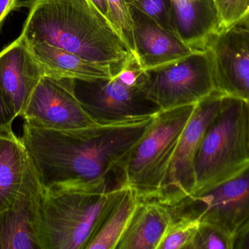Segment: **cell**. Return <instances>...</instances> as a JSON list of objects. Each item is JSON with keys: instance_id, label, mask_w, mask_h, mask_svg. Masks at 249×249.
<instances>
[{"instance_id": "cell-19", "label": "cell", "mask_w": 249, "mask_h": 249, "mask_svg": "<svg viewBox=\"0 0 249 249\" xmlns=\"http://www.w3.org/2000/svg\"><path fill=\"white\" fill-rule=\"evenodd\" d=\"M139 199L123 184L122 189L107 211L86 249H116Z\"/></svg>"}, {"instance_id": "cell-24", "label": "cell", "mask_w": 249, "mask_h": 249, "mask_svg": "<svg viewBox=\"0 0 249 249\" xmlns=\"http://www.w3.org/2000/svg\"><path fill=\"white\" fill-rule=\"evenodd\" d=\"M124 1L129 6L136 7L153 18L165 29L175 33L172 19H171L169 0H124Z\"/></svg>"}, {"instance_id": "cell-1", "label": "cell", "mask_w": 249, "mask_h": 249, "mask_svg": "<svg viewBox=\"0 0 249 249\" xmlns=\"http://www.w3.org/2000/svg\"><path fill=\"white\" fill-rule=\"evenodd\" d=\"M154 116L71 130L24 122L20 140L45 190H96L111 187L112 175H123Z\"/></svg>"}, {"instance_id": "cell-28", "label": "cell", "mask_w": 249, "mask_h": 249, "mask_svg": "<svg viewBox=\"0 0 249 249\" xmlns=\"http://www.w3.org/2000/svg\"><path fill=\"white\" fill-rule=\"evenodd\" d=\"M89 1L112 23L107 0H89Z\"/></svg>"}, {"instance_id": "cell-3", "label": "cell", "mask_w": 249, "mask_h": 249, "mask_svg": "<svg viewBox=\"0 0 249 249\" xmlns=\"http://www.w3.org/2000/svg\"><path fill=\"white\" fill-rule=\"evenodd\" d=\"M122 187L45 190L39 216L41 249H86Z\"/></svg>"}, {"instance_id": "cell-30", "label": "cell", "mask_w": 249, "mask_h": 249, "mask_svg": "<svg viewBox=\"0 0 249 249\" xmlns=\"http://www.w3.org/2000/svg\"><path fill=\"white\" fill-rule=\"evenodd\" d=\"M247 102V129H248L249 149V101Z\"/></svg>"}, {"instance_id": "cell-13", "label": "cell", "mask_w": 249, "mask_h": 249, "mask_svg": "<svg viewBox=\"0 0 249 249\" xmlns=\"http://www.w3.org/2000/svg\"><path fill=\"white\" fill-rule=\"evenodd\" d=\"M45 72L20 36L0 51V90L16 114L23 116Z\"/></svg>"}, {"instance_id": "cell-17", "label": "cell", "mask_w": 249, "mask_h": 249, "mask_svg": "<svg viewBox=\"0 0 249 249\" xmlns=\"http://www.w3.org/2000/svg\"><path fill=\"white\" fill-rule=\"evenodd\" d=\"M26 43L43 68L45 76L80 80L112 78L115 76L110 66L88 61L76 54L45 42Z\"/></svg>"}, {"instance_id": "cell-14", "label": "cell", "mask_w": 249, "mask_h": 249, "mask_svg": "<svg viewBox=\"0 0 249 249\" xmlns=\"http://www.w3.org/2000/svg\"><path fill=\"white\" fill-rule=\"evenodd\" d=\"M129 7L133 20L136 58L142 70L177 61L196 51L149 15L133 6Z\"/></svg>"}, {"instance_id": "cell-10", "label": "cell", "mask_w": 249, "mask_h": 249, "mask_svg": "<svg viewBox=\"0 0 249 249\" xmlns=\"http://www.w3.org/2000/svg\"><path fill=\"white\" fill-rule=\"evenodd\" d=\"M22 118L35 127L57 130L96 124L86 112L74 89V80L44 76L31 95Z\"/></svg>"}, {"instance_id": "cell-26", "label": "cell", "mask_w": 249, "mask_h": 249, "mask_svg": "<svg viewBox=\"0 0 249 249\" xmlns=\"http://www.w3.org/2000/svg\"><path fill=\"white\" fill-rule=\"evenodd\" d=\"M21 7H25V1L20 0H0V26L7 15Z\"/></svg>"}, {"instance_id": "cell-21", "label": "cell", "mask_w": 249, "mask_h": 249, "mask_svg": "<svg viewBox=\"0 0 249 249\" xmlns=\"http://www.w3.org/2000/svg\"><path fill=\"white\" fill-rule=\"evenodd\" d=\"M107 2L112 25L121 35L131 54L136 57L133 20L128 4L124 0H107Z\"/></svg>"}, {"instance_id": "cell-29", "label": "cell", "mask_w": 249, "mask_h": 249, "mask_svg": "<svg viewBox=\"0 0 249 249\" xmlns=\"http://www.w3.org/2000/svg\"><path fill=\"white\" fill-rule=\"evenodd\" d=\"M234 26H236V27L241 28V29L249 31V13L247 16H246L245 17L243 18V19Z\"/></svg>"}, {"instance_id": "cell-25", "label": "cell", "mask_w": 249, "mask_h": 249, "mask_svg": "<svg viewBox=\"0 0 249 249\" xmlns=\"http://www.w3.org/2000/svg\"><path fill=\"white\" fill-rule=\"evenodd\" d=\"M16 114L0 90V132L12 128Z\"/></svg>"}, {"instance_id": "cell-22", "label": "cell", "mask_w": 249, "mask_h": 249, "mask_svg": "<svg viewBox=\"0 0 249 249\" xmlns=\"http://www.w3.org/2000/svg\"><path fill=\"white\" fill-rule=\"evenodd\" d=\"M191 249H233V238L215 225L200 222Z\"/></svg>"}, {"instance_id": "cell-18", "label": "cell", "mask_w": 249, "mask_h": 249, "mask_svg": "<svg viewBox=\"0 0 249 249\" xmlns=\"http://www.w3.org/2000/svg\"><path fill=\"white\" fill-rule=\"evenodd\" d=\"M29 165L26 149L13 129L0 132V212L14 203Z\"/></svg>"}, {"instance_id": "cell-11", "label": "cell", "mask_w": 249, "mask_h": 249, "mask_svg": "<svg viewBox=\"0 0 249 249\" xmlns=\"http://www.w3.org/2000/svg\"><path fill=\"white\" fill-rule=\"evenodd\" d=\"M45 192L30 162L14 203L0 212V249H41L39 216Z\"/></svg>"}, {"instance_id": "cell-8", "label": "cell", "mask_w": 249, "mask_h": 249, "mask_svg": "<svg viewBox=\"0 0 249 249\" xmlns=\"http://www.w3.org/2000/svg\"><path fill=\"white\" fill-rule=\"evenodd\" d=\"M74 80L76 96L96 124H112L154 116L161 111L142 86H131L115 75L112 78Z\"/></svg>"}, {"instance_id": "cell-5", "label": "cell", "mask_w": 249, "mask_h": 249, "mask_svg": "<svg viewBox=\"0 0 249 249\" xmlns=\"http://www.w3.org/2000/svg\"><path fill=\"white\" fill-rule=\"evenodd\" d=\"M196 105L160 111L129 156L123 184L139 200H159L181 134Z\"/></svg>"}, {"instance_id": "cell-23", "label": "cell", "mask_w": 249, "mask_h": 249, "mask_svg": "<svg viewBox=\"0 0 249 249\" xmlns=\"http://www.w3.org/2000/svg\"><path fill=\"white\" fill-rule=\"evenodd\" d=\"M220 31L235 26L249 13V0H215Z\"/></svg>"}, {"instance_id": "cell-7", "label": "cell", "mask_w": 249, "mask_h": 249, "mask_svg": "<svg viewBox=\"0 0 249 249\" xmlns=\"http://www.w3.org/2000/svg\"><path fill=\"white\" fill-rule=\"evenodd\" d=\"M174 216L211 224L235 238L249 226V166L171 207Z\"/></svg>"}, {"instance_id": "cell-27", "label": "cell", "mask_w": 249, "mask_h": 249, "mask_svg": "<svg viewBox=\"0 0 249 249\" xmlns=\"http://www.w3.org/2000/svg\"><path fill=\"white\" fill-rule=\"evenodd\" d=\"M233 249H249V226L234 238Z\"/></svg>"}, {"instance_id": "cell-12", "label": "cell", "mask_w": 249, "mask_h": 249, "mask_svg": "<svg viewBox=\"0 0 249 249\" xmlns=\"http://www.w3.org/2000/svg\"><path fill=\"white\" fill-rule=\"evenodd\" d=\"M205 48L213 62L216 89L249 101V31L232 26L212 36Z\"/></svg>"}, {"instance_id": "cell-9", "label": "cell", "mask_w": 249, "mask_h": 249, "mask_svg": "<svg viewBox=\"0 0 249 249\" xmlns=\"http://www.w3.org/2000/svg\"><path fill=\"white\" fill-rule=\"evenodd\" d=\"M223 96L216 91L196 104L180 137L158 201L173 207L194 194L196 155L206 130L220 108Z\"/></svg>"}, {"instance_id": "cell-4", "label": "cell", "mask_w": 249, "mask_h": 249, "mask_svg": "<svg viewBox=\"0 0 249 249\" xmlns=\"http://www.w3.org/2000/svg\"><path fill=\"white\" fill-rule=\"evenodd\" d=\"M249 166L247 102L224 95L196 155L194 194L235 176Z\"/></svg>"}, {"instance_id": "cell-20", "label": "cell", "mask_w": 249, "mask_h": 249, "mask_svg": "<svg viewBox=\"0 0 249 249\" xmlns=\"http://www.w3.org/2000/svg\"><path fill=\"white\" fill-rule=\"evenodd\" d=\"M200 221L185 216H174L158 249H191Z\"/></svg>"}, {"instance_id": "cell-16", "label": "cell", "mask_w": 249, "mask_h": 249, "mask_svg": "<svg viewBox=\"0 0 249 249\" xmlns=\"http://www.w3.org/2000/svg\"><path fill=\"white\" fill-rule=\"evenodd\" d=\"M174 219L170 206L158 200H139L116 249H158Z\"/></svg>"}, {"instance_id": "cell-6", "label": "cell", "mask_w": 249, "mask_h": 249, "mask_svg": "<svg viewBox=\"0 0 249 249\" xmlns=\"http://www.w3.org/2000/svg\"><path fill=\"white\" fill-rule=\"evenodd\" d=\"M145 75L143 90L161 111L196 105L217 91L212 57L206 48L145 70Z\"/></svg>"}, {"instance_id": "cell-2", "label": "cell", "mask_w": 249, "mask_h": 249, "mask_svg": "<svg viewBox=\"0 0 249 249\" xmlns=\"http://www.w3.org/2000/svg\"><path fill=\"white\" fill-rule=\"evenodd\" d=\"M25 7L29 13L20 37L26 42H45L110 66L115 76L133 56L115 26L89 0H29Z\"/></svg>"}, {"instance_id": "cell-15", "label": "cell", "mask_w": 249, "mask_h": 249, "mask_svg": "<svg viewBox=\"0 0 249 249\" xmlns=\"http://www.w3.org/2000/svg\"><path fill=\"white\" fill-rule=\"evenodd\" d=\"M175 33L194 49H204L220 32L215 0H169Z\"/></svg>"}]
</instances>
